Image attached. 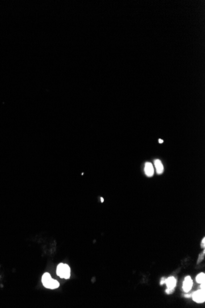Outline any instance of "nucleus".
I'll return each mask as SVG.
<instances>
[{
	"label": "nucleus",
	"instance_id": "13",
	"mask_svg": "<svg viewBox=\"0 0 205 308\" xmlns=\"http://www.w3.org/2000/svg\"><path fill=\"white\" fill-rule=\"evenodd\" d=\"M101 202H103V201H104V199H103V198H101Z\"/></svg>",
	"mask_w": 205,
	"mask_h": 308
},
{
	"label": "nucleus",
	"instance_id": "5",
	"mask_svg": "<svg viewBox=\"0 0 205 308\" xmlns=\"http://www.w3.org/2000/svg\"><path fill=\"white\" fill-rule=\"evenodd\" d=\"M144 171L148 176H152L154 175V170L152 164L150 162H146L145 164Z\"/></svg>",
	"mask_w": 205,
	"mask_h": 308
},
{
	"label": "nucleus",
	"instance_id": "8",
	"mask_svg": "<svg viewBox=\"0 0 205 308\" xmlns=\"http://www.w3.org/2000/svg\"><path fill=\"white\" fill-rule=\"evenodd\" d=\"M59 285H60L59 282H58L56 280H54V279H52V280H51V282H50V283L49 284L48 289H57V288L58 287H59Z\"/></svg>",
	"mask_w": 205,
	"mask_h": 308
},
{
	"label": "nucleus",
	"instance_id": "6",
	"mask_svg": "<svg viewBox=\"0 0 205 308\" xmlns=\"http://www.w3.org/2000/svg\"><path fill=\"white\" fill-rule=\"evenodd\" d=\"M51 280H52V277L51 275H50L49 273H47V272L43 274V277H42V282H43L44 286L46 288H48L49 284Z\"/></svg>",
	"mask_w": 205,
	"mask_h": 308
},
{
	"label": "nucleus",
	"instance_id": "11",
	"mask_svg": "<svg viewBox=\"0 0 205 308\" xmlns=\"http://www.w3.org/2000/svg\"><path fill=\"white\" fill-rule=\"evenodd\" d=\"M204 240H205V239L203 238V240H202V246L203 248L204 247V244H205V243H204Z\"/></svg>",
	"mask_w": 205,
	"mask_h": 308
},
{
	"label": "nucleus",
	"instance_id": "10",
	"mask_svg": "<svg viewBox=\"0 0 205 308\" xmlns=\"http://www.w3.org/2000/svg\"><path fill=\"white\" fill-rule=\"evenodd\" d=\"M204 285H205V283H204V282H202V283H201V286H200V287H201V289H202V290H205V288H204Z\"/></svg>",
	"mask_w": 205,
	"mask_h": 308
},
{
	"label": "nucleus",
	"instance_id": "2",
	"mask_svg": "<svg viewBox=\"0 0 205 308\" xmlns=\"http://www.w3.org/2000/svg\"><path fill=\"white\" fill-rule=\"evenodd\" d=\"M192 298L193 300L198 303H202L204 302L205 300V292L204 290H199L196 292H195L192 295Z\"/></svg>",
	"mask_w": 205,
	"mask_h": 308
},
{
	"label": "nucleus",
	"instance_id": "7",
	"mask_svg": "<svg viewBox=\"0 0 205 308\" xmlns=\"http://www.w3.org/2000/svg\"><path fill=\"white\" fill-rule=\"evenodd\" d=\"M154 164H155V166H156L157 174H162L164 170V167L160 160L156 159V161H154Z\"/></svg>",
	"mask_w": 205,
	"mask_h": 308
},
{
	"label": "nucleus",
	"instance_id": "9",
	"mask_svg": "<svg viewBox=\"0 0 205 308\" xmlns=\"http://www.w3.org/2000/svg\"><path fill=\"white\" fill-rule=\"evenodd\" d=\"M204 279H205V274L203 272L199 274L196 277V280L199 284H201V283H202L203 282H204Z\"/></svg>",
	"mask_w": 205,
	"mask_h": 308
},
{
	"label": "nucleus",
	"instance_id": "3",
	"mask_svg": "<svg viewBox=\"0 0 205 308\" xmlns=\"http://www.w3.org/2000/svg\"><path fill=\"white\" fill-rule=\"evenodd\" d=\"M165 283H166L168 289L166 290V293L168 294L173 293L174 289L176 285V280L174 277H170L168 279H165Z\"/></svg>",
	"mask_w": 205,
	"mask_h": 308
},
{
	"label": "nucleus",
	"instance_id": "12",
	"mask_svg": "<svg viewBox=\"0 0 205 308\" xmlns=\"http://www.w3.org/2000/svg\"><path fill=\"white\" fill-rule=\"evenodd\" d=\"M158 142H159V143H162L163 142H164V140H162V139H159Z\"/></svg>",
	"mask_w": 205,
	"mask_h": 308
},
{
	"label": "nucleus",
	"instance_id": "1",
	"mask_svg": "<svg viewBox=\"0 0 205 308\" xmlns=\"http://www.w3.org/2000/svg\"><path fill=\"white\" fill-rule=\"evenodd\" d=\"M57 274L61 278H65L66 279H69L70 277V268L68 264L60 263L57 267Z\"/></svg>",
	"mask_w": 205,
	"mask_h": 308
},
{
	"label": "nucleus",
	"instance_id": "4",
	"mask_svg": "<svg viewBox=\"0 0 205 308\" xmlns=\"http://www.w3.org/2000/svg\"><path fill=\"white\" fill-rule=\"evenodd\" d=\"M192 285H193V281H192L191 277L190 276H187L185 278V280L183 283V290L185 292H189L192 289Z\"/></svg>",
	"mask_w": 205,
	"mask_h": 308
}]
</instances>
